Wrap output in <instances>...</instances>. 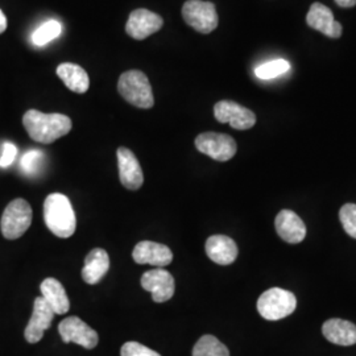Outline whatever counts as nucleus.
Listing matches in <instances>:
<instances>
[{
	"label": "nucleus",
	"mask_w": 356,
	"mask_h": 356,
	"mask_svg": "<svg viewBox=\"0 0 356 356\" xmlns=\"http://www.w3.org/2000/svg\"><path fill=\"white\" fill-rule=\"evenodd\" d=\"M23 124L31 136L41 144H51L72 131V120L63 114H44L29 110L23 116Z\"/></svg>",
	"instance_id": "1"
},
{
	"label": "nucleus",
	"mask_w": 356,
	"mask_h": 356,
	"mask_svg": "<svg viewBox=\"0 0 356 356\" xmlns=\"http://www.w3.org/2000/svg\"><path fill=\"white\" fill-rule=\"evenodd\" d=\"M44 219L47 227L58 238H70L76 232V219L69 198L61 193H53L44 202Z\"/></svg>",
	"instance_id": "2"
},
{
	"label": "nucleus",
	"mask_w": 356,
	"mask_h": 356,
	"mask_svg": "<svg viewBox=\"0 0 356 356\" xmlns=\"http://www.w3.org/2000/svg\"><path fill=\"white\" fill-rule=\"evenodd\" d=\"M118 90L120 95L135 107L151 108L154 104L149 79L140 70H128L123 73L119 78Z\"/></svg>",
	"instance_id": "3"
},
{
	"label": "nucleus",
	"mask_w": 356,
	"mask_h": 356,
	"mask_svg": "<svg viewBox=\"0 0 356 356\" xmlns=\"http://www.w3.org/2000/svg\"><path fill=\"white\" fill-rule=\"evenodd\" d=\"M296 296L281 288H272L263 293L257 300V312L267 321L286 318L296 310Z\"/></svg>",
	"instance_id": "4"
},
{
	"label": "nucleus",
	"mask_w": 356,
	"mask_h": 356,
	"mask_svg": "<svg viewBox=\"0 0 356 356\" xmlns=\"http://www.w3.org/2000/svg\"><path fill=\"white\" fill-rule=\"evenodd\" d=\"M31 223H32L31 204H28L26 200L17 198V200H13V202H10V204L6 207L1 216L0 229L6 239L15 241L23 236V234H26Z\"/></svg>",
	"instance_id": "5"
},
{
	"label": "nucleus",
	"mask_w": 356,
	"mask_h": 356,
	"mask_svg": "<svg viewBox=\"0 0 356 356\" xmlns=\"http://www.w3.org/2000/svg\"><path fill=\"white\" fill-rule=\"evenodd\" d=\"M182 17L200 33H211L219 23L216 6L211 1L188 0L182 7Z\"/></svg>",
	"instance_id": "6"
},
{
	"label": "nucleus",
	"mask_w": 356,
	"mask_h": 356,
	"mask_svg": "<svg viewBox=\"0 0 356 356\" xmlns=\"http://www.w3.org/2000/svg\"><path fill=\"white\" fill-rule=\"evenodd\" d=\"M195 147L201 153L216 161H229L238 151L235 140L225 134L204 132L197 136Z\"/></svg>",
	"instance_id": "7"
},
{
	"label": "nucleus",
	"mask_w": 356,
	"mask_h": 356,
	"mask_svg": "<svg viewBox=\"0 0 356 356\" xmlns=\"http://www.w3.org/2000/svg\"><path fill=\"white\" fill-rule=\"evenodd\" d=\"M141 286L144 291L152 293V300L157 304L169 301L176 291L173 276L164 268L145 272L141 276Z\"/></svg>",
	"instance_id": "8"
},
{
	"label": "nucleus",
	"mask_w": 356,
	"mask_h": 356,
	"mask_svg": "<svg viewBox=\"0 0 356 356\" xmlns=\"http://www.w3.org/2000/svg\"><path fill=\"white\" fill-rule=\"evenodd\" d=\"M58 332L65 343H76L88 350L97 347L99 342L98 332L78 317L65 318L58 325Z\"/></svg>",
	"instance_id": "9"
},
{
	"label": "nucleus",
	"mask_w": 356,
	"mask_h": 356,
	"mask_svg": "<svg viewBox=\"0 0 356 356\" xmlns=\"http://www.w3.org/2000/svg\"><path fill=\"white\" fill-rule=\"evenodd\" d=\"M216 119L220 123H229L235 129H250L256 123V115L232 101H220L214 106Z\"/></svg>",
	"instance_id": "10"
},
{
	"label": "nucleus",
	"mask_w": 356,
	"mask_h": 356,
	"mask_svg": "<svg viewBox=\"0 0 356 356\" xmlns=\"http://www.w3.org/2000/svg\"><path fill=\"white\" fill-rule=\"evenodd\" d=\"M164 26V20L160 15L145 8H139L131 13L126 24L128 36L135 40H144L159 32Z\"/></svg>",
	"instance_id": "11"
},
{
	"label": "nucleus",
	"mask_w": 356,
	"mask_h": 356,
	"mask_svg": "<svg viewBox=\"0 0 356 356\" xmlns=\"http://www.w3.org/2000/svg\"><path fill=\"white\" fill-rule=\"evenodd\" d=\"M118 166L120 182L128 191H138L144 184L140 163L132 151L124 147L118 149Z\"/></svg>",
	"instance_id": "12"
},
{
	"label": "nucleus",
	"mask_w": 356,
	"mask_h": 356,
	"mask_svg": "<svg viewBox=\"0 0 356 356\" xmlns=\"http://www.w3.org/2000/svg\"><path fill=\"white\" fill-rule=\"evenodd\" d=\"M54 313L51 306L45 302L42 297H36L33 304V313L26 325L24 337L29 343H38L42 339L45 330L51 327Z\"/></svg>",
	"instance_id": "13"
},
{
	"label": "nucleus",
	"mask_w": 356,
	"mask_h": 356,
	"mask_svg": "<svg viewBox=\"0 0 356 356\" xmlns=\"http://www.w3.org/2000/svg\"><path fill=\"white\" fill-rule=\"evenodd\" d=\"M132 257L138 264H149L157 268H164L172 263L173 254L165 244L144 241L136 244Z\"/></svg>",
	"instance_id": "14"
},
{
	"label": "nucleus",
	"mask_w": 356,
	"mask_h": 356,
	"mask_svg": "<svg viewBox=\"0 0 356 356\" xmlns=\"http://www.w3.org/2000/svg\"><path fill=\"white\" fill-rule=\"evenodd\" d=\"M306 22L310 28L319 31L327 38H338L342 35V26L335 22L330 8L321 3L312 4L306 16Z\"/></svg>",
	"instance_id": "15"
},
{
	"label": "nucleus",
	"mask_w": 356,
	"mask_h": 356,
	"mask_svg": "<svg viewBox=\"0 0 356 356\" xmlns=\"http://www.w3.org/2000/svg\"><path fill=\"white\" fill-rule=\"evenodd\" d=\"M275 226L281 239L289 244H298L305 239V223L291 210H281L276 216Z\"/></svg>",
	"instance_id": "16"
},
{
	"label": "nucleus",
	"mask_w": 356,
	"mask_h": 356,
	"mask_svg": "<svg viewBox=\"0 0 356 356\" xmlns=\"http://www.w3.org/2000/svg\"><path fill=\"white\" fill-rule=\"evenodd\" d=\"M206 254L219 266H229L238 257V245L226 235H213L206 242Z\"/></svg>",
	"instance_id": "17"
},
{
	"label": "nucleus",
	"mask_w": 356,
	"mask_h": 356,
	"mask_svg": "<svg viewBox=\"0 0 356 356\" xmlns=\"http://www.w3.org/2000/svg\"><path fill=\"white\" fill-rule=\"evenodd\" d=\"M325 338L334 344L353 346L356 343V326L344 319L331 318L322 326Z\"/></svg>",
	"instance_id": "18"
},
{
	"label": "nucleus",
	"mask_w": 356,
	"mask_h": 356,
	"mask_svg": "<svg viewBox=\"0 0 356 356\" xmlns=\"http://www.w3.org/2000/svg\"><path fill=\"white\" fill-rule=\"evenodd\" d=\"M110 269V257L102 248L90 251L85 259V267L82 269V279L90 285H95L102 280Z\"/></svg>",
	"instance_id": "19"
},
{
	"label": "nucleus",
	"mask_w": 356,
	"mask_h": 356,
	"mask_svg": "<svg viewBox=\"0 0 356 356\" xmlns=\"http://www.w3.org/2000/svg\"><path fill=\"white\" fill-rule=\"evenodd\" d=\"M41 294L45 302L51 306L54 314H65L70 309L69 297L63 284L53 277H48L41 284Z\"/></svg>",
	"instance_id": "20"
},
{
	"label": "nucleus",
	"mask_w": 356,
	"mask_h": 356,
	"mask_svg": "<svg viewBox=\"0 0 356 356\" xmlns=\"http://www.w3.org/2000/svg\"><path fill=\"white\" fill-rule=\"evenodd\" d=\"M57 76L65 86L76 94H83L89 90L90 79L86 70L79 65L65 63L57 67Z\"/></svg>",
	"instance_id": "21"
},
{
	"label": "nucleus",
	"mask_w": 356,
	"mask_h": 356,
	"mask_svg": "<svg viewBox=\"0 0 356 356\" xmlns=\"http://www.w3.org/2000/svg\"><path fill=\"white\" fill-rule=\"evenodd\" d=\"M193 356H229V351L216 337L204 335L194 346Z\"/></svg>",
	"instance_id": "22"
},
{
	"label": "nucleus",
	"mask_w": 356,
	"mask_h": 356,
	"mask_svg": "<svg viewBox=\"0 0 356 356\" xmlns=\"http://www.w3.org/2000/svg\"><path fill=\"white\" fill-rule=\"evenodd\" d=\"M61 31H63V26L60 22L49 20L42 26H38V29L33 32L32 42L38 47H42L51 42V40L58 38L61 35Z\"/></svg>",
	"instance_id": "23"
},
{
	"label": "nucleus",
	"mask_w": 356,
	"mask_h": 356,
	"mask_svg": "<svg viewBox=\"0 0 356 356\" xmlns=\"http://www.w3.org/2000/svg\"><path fill=\"white\" fill-rule=\"evenodd\" d=\"M291 70V64L286 60H273L266 64L260 65L254 69V74L260 79H272L276 76H282Z\"/></svg>",
	"instance_id": "24"
},
{
	"label": "nucleus",
	"mask_w": 356,
	"mask_h": 356,
	"mask_svg": "<svg viewBox=\"0 0 356 356\" xmlns=\"http://www.w3.org/2000/svg\"><path fill=\"white\" fill-rule=\"evenodd\" d=\"M44 160H45V156L41 151L38 149L28 151L22 159V169L28 176H36L42 168Z\"/></svg>",
	"instance_id": "25"
},
{
	"label": "nucleus",
	"mask_w": 356,
	"mask_h": 356,
	"mask_svg": "<svg viewBox=\"0 0 356 356\" xmlns=\"http://www.w3.org/2000/svg\"><path fill=\"white\" fill-rule=\"evenodd\" d=\"M339 219L344 231L356 239V204H346L339 211Z\"/></svg>",
	"instance_id": "26"
},
{
	"label": "nucleus",
	"mask_w": 356,
	"mask_h": 356,
	"mask_svg": "<svg viewBox=\"0 0 356 356\" xmlns=\"http://www.w3.org/2000/svg\"><path fill=\"white\" fill-rule=\"evenodd\" d=\"M120 356H161L159 353L138 342H127L120 348Z\"/></svg>",
	"instance_id": "27"
},
{
	"label": "nucleus",
	"mask_w": 356,
	"mask_h": 356,
	"mask_svg": "<svg viewBox=\"0 0 356 356\" xmlns=\"http://www.w3.org/2000/svg\"><path fill=\"white\" fill-rule=\"evenodd\" d=\"M17 154V148L16 145H13V143H6L3 145V152L0 156V166L1 168H7L11 165L15 161V157Z\"/></svg>",
	"instance_id": "28"
},
{
	"label": "nucleus",
	"mask_w": 356,
	"mask_h": 356,
	"mask_svg": "<svg viewBox=\"0 0 356 356\" xmlns=\"http://www.w3.org/2000/svg\"><path fill=\"white\" fill-rule=\"evenodd\" d=\"M335 3L342 8H351L356 6V0H335Z\"/></svg>",
	"instance_id": "29"
},
{
	"label": "nucleus",
	"mask_w": 356,
	"mask_h": 356,
	"mask_svg": "<svg viewBox=\"0 0 356 356\" xmlns=\"http://www.w3.org/2000/svg\"><path fill=\"white\" fill-rule=\"evenodd\" d=\"M7 29V17L0 10V33H3Z\"/></svg>",
	"instance_id": "30"
}]
</instances>
